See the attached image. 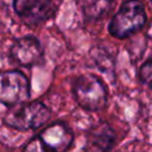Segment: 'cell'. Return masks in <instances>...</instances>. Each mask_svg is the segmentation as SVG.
Masks as SVG:
<instances>
[{"label": "cell", "mask_w": 152, "mask_h": 152, "mask_svg": "<svg viewBox=\"0 0 152 152\" xmlns=\"http://www.w3.org/2000/svg\"><path fill=\"white\" fill-rule=\"evenodd\" d=\"M151 76H152V63H151V57H148L139 68L138 70V78L139 82L142 86H151Z\"/></svg>", "instance_id": "10"}, {"label": "cell", "mask_w": 152, "mask_h": 152, "mask_svg": "<svg viewBox=\"0 0 152 152\" xmlns=\"http://www.w3.org/2000/svg\"><path fill=\"white\" fill-rule=\"evenodd\" d=\"M72 96L76 103L84 110H102L108 102V88L101 77L94 74H83L77 76L71 87Z\"/></svg>", "instance_id": "2"}, {"label": "cell", "mask_w": 152, "mask_h": 152, "mask_svg": "<svg viewBox=\"0 0 152 152\" xmlns=\"http://www.w3.org/2000/svg\"><path fill=\"white\" fill-rule=\"evenodd\" d=\"M23 152H49L46 147L43 145L38 135L31 138L23 147Z\"/></svg>", "instance_id": "11"}, {"label": "cell", "mask_w": 152, "mask_h": 152, "mask_svg": "<svg viewBox=\"0 0 152 152\" xmlns=\"http://www.w3.org/2000/svg\"><path fill=\"white\" fill-rule=\"evenodd\" d=\"M147 23L145 5L140 0H125L108 24V32L116 39H126L141 31Z\"/></svg>", "instance_id": "1"}, {"label": "cell", "mask_w": 152, "mask_h": 152, "mask_svg": "<svg viewBox=\"0 0 152 152\" xmlns=\"http://www.w3.org/2000/svg\"><path fill=\"white\" fill-rule=\"evenodd\" d=\"M51 118L50 108L42 101H27L12 107L4 116V124L17 131L37 129Z\"/></svg>", "instance_id": "3"}, {"label": "cell", "mask_w": 152, "mask_h": 152, "mask_svg": "<svg viewBox=\"0 0 152 152\" xmlns=\"http://www.w3.org/2000/svg\"><path fill=\"white\" fill-rule=\"evenodd\" d=\"M115 0H81V8L87 21L100 20L112 10Z\"/></svg>", "instance_id": "9"}, {"label": "cell", "mask_w": 152, "mask_h": 152, "mask_svg": "<svg viewBox=\"0 0 152 152\" xmlns=\"http://www.w3.org/2000/svg\"><path fill=\"white\" fill-rule=\"evenodd\" d=\"M30 96V80L23 71L14 69L0 72V103L12 108L27 102Z\"/></svg>", "instance_id": "4"}, {"label": "cell", "mask_w": 152, "mask_h": 152, "mask_svg": "<svg viewBox=\"0 0 152 152\" xmlns=\"http://www.w3.org/2000/svg\"><path fill=\"white\" fill-rule=\"evenodd\" d=\"M116 141V133L108 122H99L86 133L83 152H110Z\"/></svg>", "instance_id": "8"}, {"label": "cell", "mask_w": 152, "mask_h": 152, "mask_svg": "<svg viewBox=\"0 0 152 152\" xmlns=\"http://www.w3.org/2000/svg\"><path fill=\"white\" fill-rule=\"evenodd\" d=\"M38 138L49 152H66L74 141V132L62 121H56L43 128Z\"/></svg>", "instance_id": "7"}, {"label": "cell", "mask_w": 152, "mask_h": 152, "mask_svg": "<svg viewBox=\"0 0 152 152\" xmlns=\"http://www.w3.org/2000/svg\"><path fill=\"white\" fill-rule=\"evenodd\" d=\"M8 56L14 64L24 68H32L42 63L44 51L40 40L37 37L26 34L13 42Z\"/></svg>", "instance_id": "6"}, {"label": "cell", "mask_w": 152, "mask_h": 152, "mask_svg": "<svg viewBox=\"0 0 152 152\" xmlns=\"http://www.w3.org/2000/svg\"><path fill=\"white\" fill-rule=\"evenodd\" d=\"M12 6L15 14L31 27L52 19L58 10L53 0H13Z\"/></svg>", "instance_id": "5"}]
</instances>
